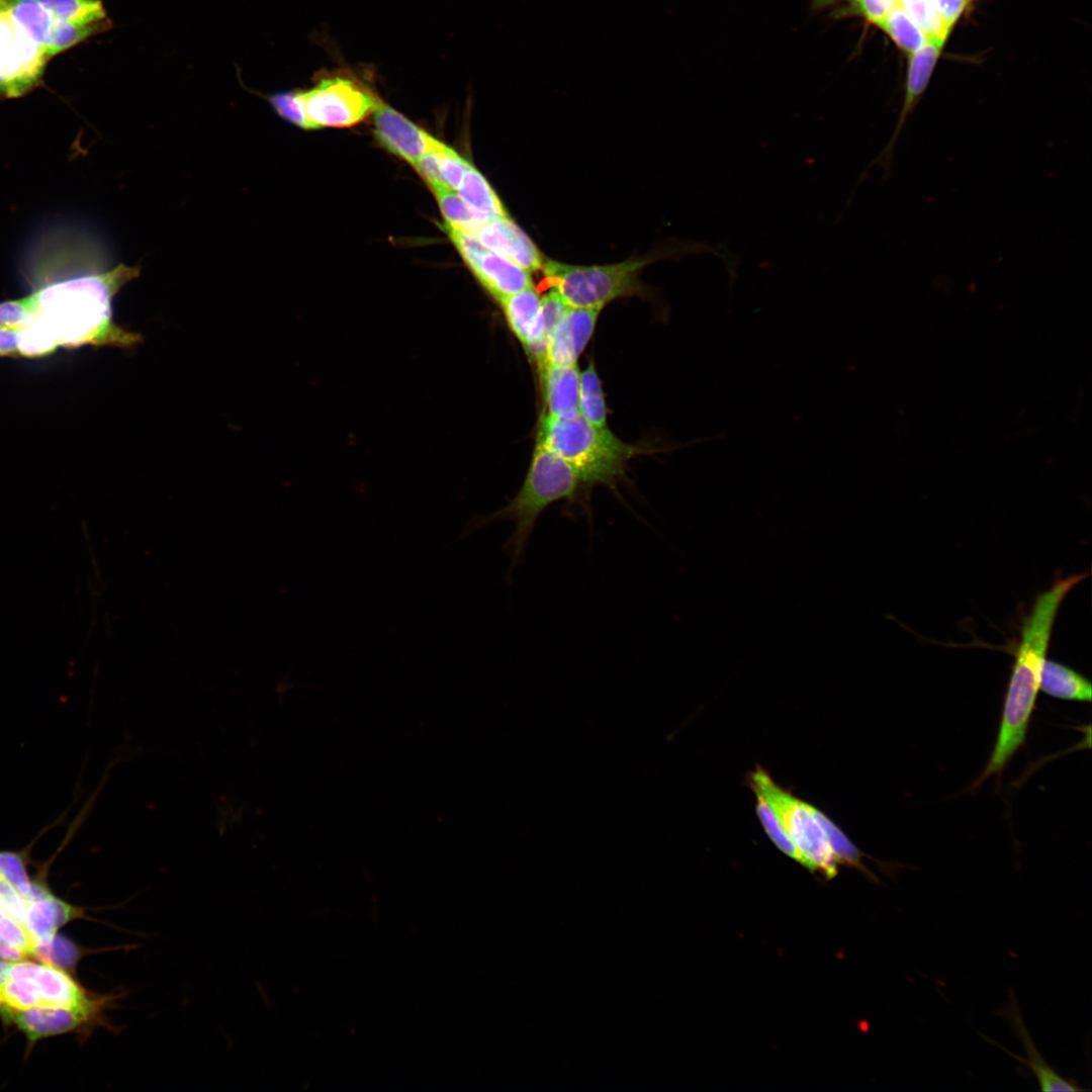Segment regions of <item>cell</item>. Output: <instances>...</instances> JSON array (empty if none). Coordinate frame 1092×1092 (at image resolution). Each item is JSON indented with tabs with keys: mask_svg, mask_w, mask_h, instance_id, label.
Instances as JSON below:
<instances>
[{
	"mask_svg": "<svg viewBox=\"0 0 1092 1092\" xmlns=\"http://www.w3.org/2000/svg\"><path fill=\"white\" fill-rule=\"evenodd\" d=\"M139 274V267L118 264L41 285L23 297L31 312L27 326L42 331L57 349L86 345L132 349L143 337L114 322L112 301Z\"/></svg>",
	"mask_w": 1092,
	"mask_h": 1092,
	"instance_id": "1",
	"label": "cell"
},
{
	"mask_svg": "<svg viewBox=\"0 0 1092 1092\" xmlns=\"http://www.w3.org/2000/svg\"><path fill=\"white\" fill-rule=\"evenodd\" d=\"M1087 576L1088 572H1085L1057 579L1037 595L1023 618L997 739L975 787L993 776L1000 777L1024 745L1058 611L1067 595Z\"/></svg>",
	"mask_w": 1092,
	"mask_h": 1092,
	"instance_id": "2",
	"label": "cell"
},
{
	"mask_svg": "<svg viewBox=\"0 0 1092 1092\" xmlns=\"http://www.w3.org/2000/svg\"><path fill=\"white\" fill-rule=\"evenodd\" d=\"M581 482L576 470L564 459L537 443L522 487L504 508L466 526L469 535L491 523L511 521L514 531L504 545L511 559V569L523 557L540 515L553 503L573 497Z\"/></svg>",
	"mask_w": 1092,
	"mask_h": 1092,
	"instance_id": "3",
	"label": "cell"
},
{
	"mask_svg": "<svg viewBox=\"0 0 1092 1092\" xmlns=\"http://www.w3.org/2000/svg\"><path fill=\"white\" fill-rule=\"evenodd\" d=\"M537 443L568 462L581 482L614 487L627 461L637 452L607 428L596 427L579 414L557 418L544 416Z\"/></svg>",
	"mask_w": 1092,
	"mask_h": 1092,
	"instance_id": "4",
	"label": "cell"
},
{
	"mask_svg": "<svg viewBox=\"0 0 1092 1092\" xmlns=\"http://www.w3.org/2000/svg\"><path fill=\"white\" fill-rule=\"evenodd\" d=\"M648 260H627L605 266H573L544 261L542 270L569 307L602 309L608 302L639 291V271Z\"/></svg>",
	"mask_w": 1092,
	"mask_h": 1092,
	"instance_id": "5",
	"label": "cell"
},
{
	"mask_svg": "<svg viewBox=\"0 0 1092 1092\" xmlns=\"http://www.w3.org/2000/svg\"><path fill=\"white\" fill-rule=\"evenodd\" d=\"M747 780L751 790L758 791L764 797L789 838L814 871L827 880L835 878L838 872L836 857L824 831L811 814L808 803L775 783L760 765L749 774Z\"/></svg>",
	"mask_w": 1092,
	"mask_h": 1092,
	"instance_id": "6",
	"label": "cell"
},
{
	"mask_svg": "<svg viewBox=\"0 0 1092 1092\" xmlns=\"http://www.w3.org/2000/svg\"><path fill=\"white\" fill-rule=\"evenodd\" d=\"M309 129L348 127L372 114L381 100L347 71L322 73L308 90H300Z\"/></svg>",
	"mask_w": 1092,
	"mask_h": 1092,
	"instance_id": "7",
	"label": "cell"
},
{
	"mask_svg": "<svg viewBox=\"0 0 1092 1092\" xmlns=\"http://www.w3.org/2000/svg\"><path fill=\"white\" fill-rule=\"evenodd\" d=\"M47 60L8 9L0 10V93L7 97L25 94L39 81Z\"/></svg>",
	"mask_w": 1092,
	"mask_h": 1092,
	"instance_id": "8",
	"label": "cell"
},
{
	"mask_svg": "<svg viewBox=\"0 0 1092 1092\" xmlns=\"http://www.w3.org/2000/svg\"><path fill=\"white\" fill-rule=\"evenodd\" d=\"M445 230L470 271L495 300L533 285L530 272L485 248L472 233L447 225Z\"/></svg>",
	"mask_w": 1092,
	"mask_h": 1092,
	"instance_id": "9",
	"label": "cell"
},
{
	"mask_svg": "<svg viewBox=\"0 0 1092 1092\" xmlns=\"http://www.w3.org/2000/svg\"><path fill=\"white\" fill-rule=\"evenodd\" d=\"M105 1010V1007H34L0 1014L14 1023L30 1041H35L96 1023L106 1025Z\"/></svg>",
	"mask_w": 1092,
	"mask_h": 1092,
	"instance_id": "10",
	"label": "cell"
},
{
	"mask_svg": "<svg viewBox=\"0 0 1092 1092\" xmlns=\"http://www.w3.org/2000/svg\"><path fill=\"white\" fill-rule=\"evenodd\" d=\"M372 114L375 136L391 154L414 166L432 149V135L382 100Z\"/></svg>",
	"mask_w": 1092,
	"mask_h": 1092,
	"instance_id": "11",
	"label": "cell"
},
{
	"mask_svg": "<svg viewBox=\"0 0 1092 1092\" xmlns=\"http://www.w3.org/2000/svg\"><path fill=\"white\" fill-rule=\"evenodd\" d=\"M600 311L599 308L568 307L555 326L538 367L575 365L594 333Z\"/></svg>",
	"mask_w": 1092,
	"mask_h": 1092,
	"instance_id": "12",
	"label": "cell"
},
{
	"mask_svg": "<svg viewBox=\"0 0 1092 1092\" xmlns=\"http://www.w3.org/2000/svg\"><path fill=\"white\" fill-rule=\"evenodd\" d=\"M473 235L485 248L507 257L528 272L542 270L545 261L543 255L509 216L481 224Z\"/></svg>",
	"mask_w": 1092,
	"mask_h": 1092,
	"instance_id": "13",
	"label": "cell"
},
{
	"mask_svg": "<svg viewBox=\"0 0 1092 1092\" xmlns=\"http://www.w3.org/2000/svg\"><path fill=\"white\" fill-rule=\"evenodd\" d=\"M1009 1002L1002 1009L997 1012L998 1015L1005 1018L1010 1026L1014 1035L1020 1040L1024 1049L1026 1058L1018 1057L1014 1053L999 1045L997 1042L991 1040L988 1037H984L985 1040L999 1046L1005 1051L1009 1056L1013 1057L1018 1062L1024 1064L1036 1077L1040 1090L1042 1091H1068L1079 1092L1085 1091V1089L1078 1087L1074 1082H1070L1062 1078L1054 1069L1045 1062L1043 1057L1036 1049L1027 1028L1023 1017L1020 1012L1019 1005L1012 990L1009 992Z\"/></svg>",
	"mask_w": 1092,
	"mask_h": 1092,
	"instance_id": "14",
	"label": "cell"
},
{
	"mask_svg": "<svg viewBox=\"0 0 1092 1092\" xmlns=\"http://www.w3.org/2000/svg\"><path fill=\"white\" fill-rule=\"evenodd\" d=\"M83 914L81 908L60 900L48 891L28 903L24 928L36 947L44 946L52 942L62 925Z\"/></svg>",
	"mask_w": 1092,
	"mask_h": 1092,
	"instance_id": "15",
	"label": "cell"
},
{
	"mask_svg": "<svg viewBox=\"0 0 1092 1092\" xmlns=\"http://www.w3.org/2000/svg\"><path fill=\"white\" fill-rule=\"evenodd\" d=\"M540 369L547 415L564 418L578 414L579 370L575 365H544Z\"/></svg>",
	"mask_w": 1092,
	"mask_h": 1092,
	"instance_id": "16",
	"label": "cell"
},
{
	"mask_svg": "<svg viewBox=\"0 0 1092 1092\" xmlns=\"http://www.w3.org/2000/svg\"><path fill=\"white\" fill-rule=\"evenodd\" d=\"M457 191L463 202L482 224L509 216L487 180L472 165L464 173Z\"/></svg>",
	"mask_w": 1092,
	"mask_h": 1092,
	"instance_id": "17",
	"label": "cell"
},
{
	"mask_svg": "<svg viewBox=\"0 0 1092 1092\" xmlns=\"http://www.w3.org/2000/svg\"><path fill=\"white\" fill-rule=\"evenodd\" d=\"M1040 690L1054 698L1090 702L1091 682L1075 669L1055 660L1045 659L1040 676Z\"/></svg>",
	"mask_w": 1092,
	"mask_h": 1092,
	"instance_id": "18",
	"label": "cell"
},
{
	"mask_svg": "<svg viewBox=\"0 0 1092 1092\" xmlns=\"http://www.w3.org/2000/svg\"><path fill=\"white\" fill-rule=\"evenodd\" d=\"M508 325L525 347L531 340L541 305V297L532 285L498 301Z\"/></svg>",
	"mask_w": 1092,
	"mask_h": 1092,
	"instance_id": "19",
	"label": "cell"
},
{
	"mask_svg": "<svg viewBox=\"0 0 1092 1092\" xmlns=\"http://www.w3.org/2000/svg\"><path fill=\"white\" fill-rule=\"evenodd\" d=\"M569 306L562 297L554 290H550L541 298L540 310L530 342L524 347L525 351L539 366L544 358L549 338Z\"/></svg>",
	"mask_w": 1092,
	"mask_h": 1092,
	"instance_id": "20",
	"label": "cell"
},
{
	"mask_svg": "<svg viewBox=\"0 0 1092 1092\" xmlns=\"http://www.w3.org/2000/svg\"><path fill=\"white\" fill-rule=\"evenodd\" d=\"M8 11L43 53L56 17L38 0H11Z\"/></svg>",
	"mask_w": 1092,
	"mask_h": 1092,
	"instance_id": "21",
	"label": "cell"
},
{
	"mask_svg": "<svg viewBox=\"0 0 1092 1092\" xmlns=\"http://www.w3.org/2000/svg\"><path fill=\"white\" fill-rule=\"evenodd\" d=\"M808 808L824 831L836 860L859 871L869 881L879 883V879L862 862V857L866 854L848 839L828 816L810 804H808Z\"/></svg>",
	"mask_w": 1092,
	"mask_h": 1092,
	"instance_id": "22",
	"label": "cell"
},
{
	"mask_svg": "<svg viewBox=\"0 0 1092 1092\" xmlns=\"http://www.w3.org/2000/svg\"><path fill=\"white\" fill-rule=\"evenodd\" d=\"M902 51L909 55L919 50L928 39L927 35L911 19L897 0L886 17L877 25Z\"/></svg>",
	"mask_w": 1092,
	"mask_h": 1092,
	"instance_id": "23",
	"label": "cell"
},
{
	"mask_svg": "<svg viewBox=\"0 0 1092 1092\" xmlns=\"http://www.w3.org/2000/svg\"><path fill=\"white\" fill-rule=\"evenodd\" d=\"M111 27L112 22L108 18L88 24H73L55 18L49 42L43 52L44 56L48 59L54 57Z\"/></svg>",
	"mask_w": 1092,
	"mask_h": 1092,
	"instance_id": "24",
	"label": "cell"
},
{
	"mask_svg": "<svg viewBox=\"0 0 1092 1092\" xmlns=\"http://www.w3.org/2000/svg\"><path fill=\"white\" fill-rule=\"evenodd\" d=\"M578 414L589 424L606 428V402L593 362L579 374Z\"/></svg>",
	"mask_w": 1092,
	"mask_h": 1092,
	"instance_id": "25",
	"label": "cell"
},
{
	"mask_svg": "<svg viewBox=\"0 0 1092 1092\" xmlns=\"http://www.w3.org/2000/svg\"><path fill=\"white\" fill-rule=\"evenodd\" d=\"M752 791L754 792L756 797V814L762 824L766 835L769 837L771 842L783 853L806 868L811 873H815L813 866L807 860V858L799 851L796 845L789 838L764 797L758 791Z\"/></svg>",
	"mask_w": 1092,
	"mask_h": 1092,
	"instance_id": "26",
	"label": "cell"
},
{
	"mask_svg": "<svg viewBox=\"0 0 1092 1092\" xmlns=\"http://www.w3.org/2000/svg\"><path fill=\"white\" fill-rule=\"evenodd\" d=\"M56 18L73 24L103 20L106 10L100 0H38Z\"/></svg>",
	"mask_w": 1092,
	"mask_h": 1092,
	"instance_id": "27",
	"label": "cell"
},
{
	"mask_svg": "<svg viewBox=\"0 0 1092 1092\" xmlns=\"http://www.w3.org/2000/svg\"><path fill=\"white\" fill-rule=\"evenodd\" d=\"M432 191L446 220L445 225L473 234L482 224L454 190L443 186Z\"/></svg>",
	"mask_w": 1092,
	"mask_h": 1092,
	"instance_id": "28",
	"label": "cell"
},
{
	"mask_svg": "<svg viewBox=\"0 0 1092 1092\" xmlns=\"http://www.w3.org/2000/svg\"><path fill=\"white\" fill-rule=\"evenodd\" d=\"M911 19L927 35L946 38L950 28L938 15L931 0H899Z\"/></svg>",
	"mask_w": 1092,
	"mask_h": 1092,
	"instance_id": "29",
	"label": "cell"
},
{
	"mask_svg": "<svg viewBox=\"0 0 1092 1092\" xmlns=\"http://www.w3.org/2000/svg\"><path fill=\"white\" fill-rule=\"evenodd\" d=\"M432 148L437 155L440 171L446 185L452 190H457L470 163L435 138Z\"/></svg>",
	"mask_w": 1092,
	"mask_h": 1092,
	"instance_id": "30",
	"label": "cell"
},
{
	"mask_svg": "<svg viewBox=\"0 0 1092 1092\" xmlns=\"http://www.w3.org/2000/svg\"><path fill=\"white\" fill-rule=\"evenodd\" d=\"M81 957L79 948L69 939L56 935L49 945L37 946L35 959L62 969H72Z\"/></svg>",
	"mask_w": 1092,
	"mask_h": 1092,
	"instance_id": "31",
	"label": "cell"
},
{
	"mask_svg": "<svg viewBox=\"0 0 1092 1092\" xmlns=\"http://www.w3.org/2000/svg\"><path fill=\"white\" fill-rule=\"evenodd\" d=\"M268 100L276 113L283 119L303 128L309 129L304 113L300 90L279 92L268 96Z\"/></svg>",
	"mask_w": 1092,
	"mask_h": 1092,
	"instance_id": "32",
	"label": "cell"
},
{
	"mask_svg": "<svg viewBox=\"0 0 1092 1092\" xmlns=\"http://www.w3.org/2000/svg\"><path fill=\"white\" fill-rule=\"evenodd\" d=\"M0 937L11 947L35 959L36 945L22 924L0 907Z\"/></svg>",
	"mask_w": 1092,
	"mask_h": 1092,
	"instance_id": "33",
	"label": "cell"
},
{
	"mask_svg": "<svg viewBox=\"0 0 1092 1092\" xmlns=\"http://www.w3.org/2000/svg\"><path fill=\"white\" fill-rule=\"evenodd\" d=\"M414 167L428 183L431 189L437 187H448L442 177L438 158L433 148L424 154L415 164ZM449 188V187H448Z\"/></svg>",
	"mask_w": 1092,
	"mask_h": 1092,
	"instance_id": "34",
	"label": "cell"
},
{
	"mask_svg": "<svg viewBox=\"0 0 1092 1092\" xmlns=\"http://www.w3.org/2000/svg\"><path fill=\"white\" fill-rule=\"evenodd\" d=\"M944 24L951 29L963 11L969 5L968 0H931Z\"/></svg>",
	"mask_w": 1092,
	"mask_h": 1092,
	"instance_id": "35",
	"label": "cell"
},
{
	"mask_svg": "<svg viewBox=\"0 0 1092 1092\" xmlns=\"http://www.w3.org/2000/svg\"><path fill=\"white\" fill-rule=\"evenodd\" d=\"M18 356V329L0 326V357Z\"/></svg>",
	"mask_w": 1092,
	"mask_h": 1092,
	"instance_id": "36",
	"label": "cell"
},
{
	"mask_svg": "<svg viewBox=\"0 0 1092 1092\" xmlns=\"http://www.w3.org/2000/svg\"><path fill=\"white\" fill-rule=\"evenodd\" d=\"M0 958L14 962L26 959L27 956L20 950L11 947L7 943H5L0 937Z\"/></svg>",
	"mask_w": 1092,
	"mask_h": 1092,
	"instance_id": "37",
	"label": "cell"
},
{
	"mask_svg": "<svg viewBox=\"0 0 1092 1092\" xmlns=\"http://www.w3.org/2000/svg\"><path fill=\"white\" fill-rule=\"evenodd\" d=\"M10 962L0 958V985H2L8 979V972Z\"/></svg>",
	"mask_w": 1092,
	"mask_h": 1092,
	"instance_id": "38",
	"label": "cell"
},
{
	"mask_svg": "<svg viewBox=\"0 0 1092 1092\" xmlns=\"http://www.w3.org/2000/svg\"><path fill=\"white\" fill-rule=\"evenodd\" d=\"M11 0H0V10H7Z\"/></svg>",
	"mask_w": 1092,
	"mask_h": 1092,
	"instance_id": "39",
	"label": "cell"
},
{
	"mask_svg": "<svg viewBox=\"0 0 1092 1092\" xmlns=\"http://www.w3.org/2000/svg\"><path fill=\"white\" fill-rule=\"evenodd\" d=\"M889 1H891V2L895 3V2L897 1V0H889Z\"/></svg>",
	"mask_w": 1092,
	"mask_h": 1092,
	"instance_id": "40",
	"label": "cell"
},
{
	"mask_svg": "<svg viewBox=\"0 0 1092 1092\" xmlns=\"http://www.w3.org/2000/svg\"><path fill=\"white\" fill-rule=\"evenodd\" d=\"M971 1H972V0H968L969 4L971 3Z\"/></svg>",
	"mask_w": 1092,
	"mask_h": 1092,
	"instance_id": "41",
	"label": "cell"
}]
</instances>
